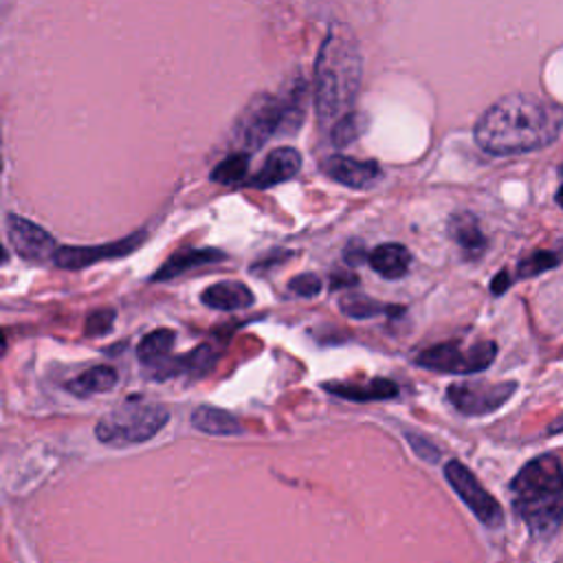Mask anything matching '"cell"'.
Instances as JSON below:
<instances>
[{"label": "cell", "mask_w": 563, "mask_h": 563, "mask_svg": "<svg viewBox=\"0 0 563 563\" xmlns=\"http://www.w3.org/2000/svg\"><path fill=\"white\" fill-rule=\"evenodd\" d=\"M7 224V238L11 249L26 262L33 264H44L53 262L57 253V242L55 238L40 224L18 216V213H7L4 218Z\"/></svg>", "instance_id": "cell-9"}, {"label": "cell", "mask_w": 563, "mask_h": 563, "mask_svg": "<svg viewBox=\"0 0 563 563\" xmlns=\"http://www.w3.org/2000/svg\"><path fill=\"white\" fill-rule=\"evenodd\" d=\"M517 389L515 380H460L446 389L449 402L464 416H486L497 411Z\"/></svg>", "instance_id": "cell-7"}, {"label": "cell", "mask_w": 563, "mask_h": 563, "mask_svg": "<svg viewBox=\"0 0 563 563\" xmlns=\"http://www.w3.org/2000/svg\"><path fill=\"white\" fill-rule=\"evenodd\" d=\"M561 172H563V169H561Z\"/></svg>", "instance_id": "cell-33"}, {"label": "cell", "mask_w": 563, "mask_h": 563, "mask_svg": "<svg viewBox=\"0 0 563 563\" xmlns=\"http://www.w3.org/2000/svg\"><path fill=\"white\" fill-rule=\"evenodd\" d=\"M497 356L495 341H477L468 347H462L455 341L438 343L424 347L416 354V363L442 374H473L486 369Z\"/></svg>", "instance_id": "cell-6"}, {"label": "cell", "mask_w": 563, "mask_h": 563, "mask_svg": "<svg viewBox=\"0 0 563 563\" xmlns=\"http://www.w3.org/2000/svg\"><path fill=\"white\" fill-rule=\"evenodd\" d=\"M200 301L211 310L233 312V310L249 308L253 303V292L246 284L235 282V279H227V282H218V284L207 286L200 292Z\"/></svg>", "instance_id": "cell-14"}, {"label": "cell", "mask_w": 563, "mask_h": 563, "mask_svg": "<svg viewBox=\"0 0 563 563\" xmlns=\"http://www.w3.org/2000/svg\"><path fill=\"white\" fill-rule=\"evenodd\" d=\"M339 310L350 317V319H372L376 314H389V312H402V308H391V306H385L372 297H365V295H343L339 299Z\"/></svg>", "instance_id": "cell-21"}, {"label": "cell", "mask_w": 563, "mask_h": 563, "mask_svg": "<svg viewBox=\"0 0 563 563\" xmlns=\"http://www.w3.org/2000/svg\"><path fill=\"white\" fill-rule=\"evenodd\" d=\"M508 284H510V277H508L506 271H501L499 275H495V279H493V284H490V290H493L495 295H499V292H504V290L508 288Z\"/></svg>", "instance_id": "cell-30"}, {"label": "cell", "mask_w": 563, "mask_h": 563, "mask_svg": "<svg viewBox=\"0 0 563 563\" xmlns=\"http://www.w3.org/2000/svg\"><path fill=\"white\" fill-rule=\"evenodd\" d=\"M321 288H323V282H321V277L314 275V273H301V275H295V277L288 282V290H290L292 295L306 297V299L317 297V295L321 292Z\"/></svg>", "instance_id": "cell-26"}, {"label": "cell", "mask_w": 563, "mask_h": 563, "mask_svg": "<svg viewBox=\"0 0 563 563\" xmlns=\"http://www.w3.org/2000/svg\"><path fill=\"white\" fill-rule=\"evenodd\" d=\"M449 235L460 246V251L466 260H477L486 249V238H484L475 216H471L466 211H460V213L451 216Z\"/></svg>", "instance_id": "cell-17"}, {"label": "cell", "mask_w": 563, "mask_h": 563, "mask_svg": "<svg viewBox=\"0 0 563 563\" xmlns=\"http://www.w3.org/2000/svg\"><path fill=\"white\" fill-rule=\"evenodd\" d=\"M191 424L209 435H240L244 433V424L240 418L227 409L200 405L191 413Z\"/></svg>", "instance_id": "cell-18"}, {"label": "cell", "mask_w": 563, "mask_h": 563, "mask_svg": "<svg viewBox=\"0 0 563 563\" xmlns=\"http://www.w3.org/2000/svg\"><path fill=\"white\" fill-rule=\"evenodd\" d=\"M169 422V409L161 402L125 400L95 424L101 444L123 449L152 440Z\"/></svg>", "instance_id": "cell-5"}, {"label": "cell", "mask_w": 563, "mask_h": 563, "mask_svg": "<svg viewBox=\"0 0 563 563\" xmlns=\"http://www.w3.org/2000/svg\"><path fill=\"white\" fill-rule=\"evenodd\" d=\"M365 130V117L361 112H345L332 125V143L336 147H345L356 141Z\"/></svg>", "instance_id": "cell-24"}, {"label": "cell", "mask_w": 563, "mask_h": 563, "mask_svg": "<svg viewBox=\"0 0 563 563\" xmlns=\"http://www.w3.org/2000/svg\"><path fill=\"white\" fill-rule=\"evenodd\" d=\"M367 257H369V253L363 249V242H358V240L347 242V246L343 249V260L350 266H358V264L367 262Z\"/></svg>", "instance_id": "cell-28"}, {"label": "cell", "mask_w": 563, "mask_h": 563, "mask_svg": "<svg viewBox=\"0 0 563 563\" xmlns=\"http://www.w3.org/2000/svg\"><path fill=\"white\" fill-rule=\"evenodd\" d=\"M227 255L218 249H183L178 253H174L154 275L152 279L154 282H169L191 268H198V266H205V264H216V262H222Z\"/></svg>", "instance_id": "cell-16"}, {"label": "cell", "mask_w": 563, "mask_h": 563, "mask_svg": "<svg viewBox=\"0 0 563 563\" xmlns=\"http://www.w3.org/2000/svg\"><path fill=\"white\" fill-rule=\"evenodd\" d=\"M550 431H563V416H561V418L550 427Z\"/></svg>", "instance_id": "cell-31"}, {"label": "cell", "mask_w": 563, "mask_h": 563, "mask_svg": "<svg viewBox=\"0 0 563 563\" xmlns=\"http://www.w3.org/2000/svg\"><path fill=\"white\" fill-rule=\"evenodd\" d=\"M246 174H249V152L242 150L220 161L211 172V180L220 185H238L246 178Z\"/></svg>", "instance_id": "cell-23"}, {"label": "cell", "mask_w": 563, "mask_h": 563, "mask_svg": "<svg viewBox=\"0 0 563 563\" xmlns=\"http://www.w3.org/2000/svg\"><path fill=\"white\" fill-rule=\"evenodd\" d=\"M147 240L145 231H134L125 238L106 242V244H92V246H59L55 253V264L59 268H84L108 260H119L130 253H134L143 242Z\"/></svg>", "instance_id": "cell-10"}, {"label": "cell", "mask_w": 563, "mask_h": 563, "mask_svg": "<svg viewBox=\"0 0 563 563\" xmlns=\"http://www.w3.org/2000/svg\"><path fill=\"white\" fill-rule=\"evenodd\" d=\"M556 202L563 207V185L559 187V191H556Z\"/></svg>", "instance_id": "cell-32"}, {"label": "cell", "mask_w": 563, "mask_h": 563, "mask_svg": "<svg viewBox=\"0 0 563 563\" xmlns=\"http://www.w3.org/2000/svg\"><path fill=\"white\" fill-rule=\"evenodd\" d=\"M303 119V84L290 97L257 95L235 123V143L244 152H255L279 130H295Z\"/></svg>", "instance_id": "cell-4"}, {"label": "cell", "mask_w": 563, "mask_h": 563, "mask_svg": "<svg viewBox=\"0 0 563 563\" xmlns=\"http://www.w3.org/2000/svg\"><path fill=\"white\" fill-rule=\"evenodd\" d=\"M332 282V288H343V286H352V284H356L358 282V277L356 275H352V273H341V271H336V273H332V277H330Z\"/></svg>", "instance_id": "cell-29"}, {"label": "cell", "mask_w": 563, "mask_h": 563, "mask_svg": "<svg viewBox=\"0 0 563 563\" xmlns=\"http://www.w3.org/2000/svg\"><path fill=\"white\" fill-rule=\"evenodd\" d=\"M323 389L328 394H334L343 400H354V402H369V400H389L398 396V385L389 378H372L367 383H343V380H332L323 383Z\"/></svg>", "instance_id": "cell-13"}, {"label": "cell", "mask_w": 563, "mask_h": 563, "mask_svg": "<svg viewBox=\"0 0 563 563\" xmlns=\"http://www.w3.org/2000/svg\"><path fill=\"white\" fill-rule=\"evenodd\" d=\"M301 169V154L295 147H275L268 152L264 165L257 169V174L249 180L255 189H268L279 183L290 180Z\"/></svg>", "instance_id": "cell-12"}, {"label": "cell", "mask_w": 563, "mask_h": 563, "mask_svg": "<svg viewBox=\"0 0 563 563\" xmlns=\"http://www.w3.org/2000/svg\"><path fill=\"white\" fill-rule=\"evenodd\" d=\"M119 380V374L114 367L110 365H95L90 369H86L84 374L75 376L68 383V391L79 396V398H88V396H97L103 391H110Z\"/></svg>", "instance_id": "cell-19"}, {"label": "cell", "mask_w": 563, "mask_h": 563, "mask_svg": "<svg viewBox=\"0 0 563 563\" xmlns=\"http://www.w3.org/2000/svg\"><path fill=\"white\" fill-rule=\"evenodd\" d=\"M176 343V332L169 330V328H158V330H152L147 332L139 347H136V354H139V361L145 363L150 369L156 367L158 363L167 361L172 347Z\"/></svg>", "instance_id": "cell-20"}, {"label": "cell", "mask_w": 563, "mask_h": 563, "mask_svg": "<svg viewBox=\"0 0 563 563\" xmlns=\"http://www.w3.org/2000/svg\"><path fill=\"white\" fill-rule=\"evenodd\" d=\"M114 317L117 312L112 308H97L92 312H88L86 317V325H84V332L88 336H101V334H108L114 325Z\"/></svg>", "instance_id": "cell-25"}, {"label": "cell", "mask_w": 563, "mask_h": 563, "mask_svg": "<svg viewBox=\"0 0 563 563\" xmlns=\"http://www.w3.org/2000/svg\"><path fill=\"white\" fill-rule=\"evenodd\" d=\"M405 435H407L411 449H413L422 460H429V462H435V460H438L440 451H438V446H435L433 442H429L427 438H422V435H418V433H413V431H405Z\"/></svg>", "instance_id": "cell-27"}, {"label": "cell", "mask_w": 563, "mask_h": 563, "mask_svg": "<svg viewBox=\"0 0 563 563\" xmlns=\"http://www.w3.org/2000/svg\"><path fill=\"white\" fill-rule=\"evenodd\" d=\"M515 508L534 532H552L563 519V466L554 455L530 460L510 484Z\"/></svg>", "instance_id": "cell-3"}, {"label": "cell", "mask_w": 563, "mask_h": 563, "mask_svg": "<svg viewBox=\"0 0 563 563\" xmlns=\"http://www.w3.org/2000/svg\"><path fill=\"white\" fill-rule=\"evenodd\" d=\"M367 264L374 273H378L385 279H400L407 275L411 264V253L400 242H383L372 249Z\"/></svg>", "instance_id": "cell-15"}, {"label": "cell", "mask_w": 563, "mask_h": 563, "mask_svg": "<svg viewBox=\"0 0 563 563\" xmlns=\"http://www.w3.org/2000/svg\"><path fill=\"white\" fill-rule=\"evenodd\" d=\"M444 477L451 484V488L457 493V497L471 508V512L486 528H499L504 523V512L499 501L479 484V479L473 475L471 468H466L457 460H451L444 464Z\"/></svg>", "instance_id": "cell-8"}, {"label": "cell", "mask_w": 563, "mask_h": 563, "mask_svg": "<svg viewBox=\"0 0 563 563\" xmlns=\"http://www.w3.org/2000/svg\"><path fill=\"white\" fill-rule=\"evenodd\" d=\"M563 262V242L554 244L552 249H539L534 253H530L528 257L519 260L517 264V277L526 279V277H534L541 275L548 268H554Z\"/></svg>", "instance_id": "cell-22"}, {"label": "cell", "mask_w": 563, "mask_h": 563, "mask_svg": "<svg viewBox=\"0 0 563 563\" xmlns=\"http://www.w3.org/2000/svg\"><path fill=\"white\" fill-rule=\"evenodd\" d=\"M361 84V55L354 40L330 33L314 66V108L321 123L345 114Z\"/></svg>", "instance_id": "cell-2"}, {"label": "cell", "mask_w": 563, "mask_h": 563, "mask_svg": "<svg viewBox=\"0 0 563 563\" xmlns=\"http://www.w3.org/2000/svg\"><path fill=\"white\" fill-rule=\"evenodd\" d=\"M563 128V108L526 92L497 99L475 123V143L495 156L523 154L550 145Z\"/></svg>", "instance_id": "cell-1"}, {"label": "cell", "mask_w": 563, "mask_h": 563, "mask_svg": "<svg viewBox=\"0 0 563 563\" xmlns=\"http://www.w3.org/2000/svg\"><path fill=\"white\" fill-rule=\"evenodd\" d=\"M321 172L339 185L352 189H369L383 180V169L376 161L352 158L345 154H332L321 161Z\"/></svg>", "instance_id": "cell-11"}]
</instances>
